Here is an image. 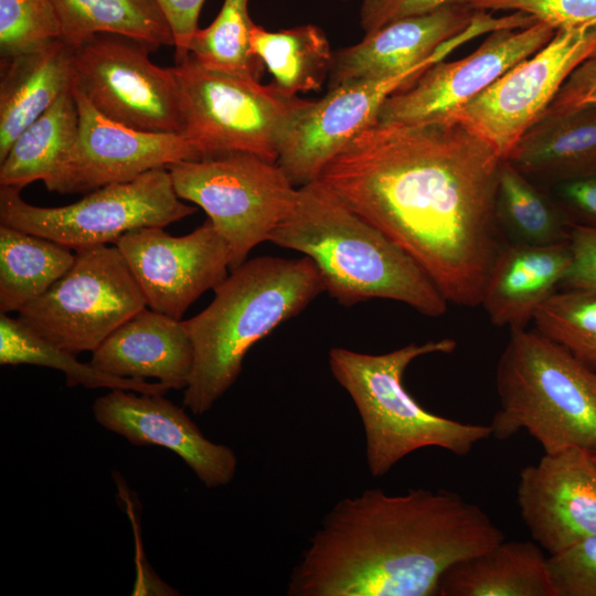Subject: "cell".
<instances>
[{
    "label": "cell",
    "mask_w": 596,
    "mask_h": 596,
    "mask_svg": "<svg viewBox=\"0 0 596 596\" xmlns=\"http://www.w3.org/2000/svg\"><path fill=\"white\" fill-rule=\"evenodd\" d=\"M502 160L458 123L376 121L319 180L412 256L447 301L476 307L502 246L496 215Z\"/></svg>",
    "instance_id": "1"
},
{
    "label": "cell",
    "mask_w": 596,
    "mask_h": 596,
    "mask_svg": "<svg viewBox=\"0 0 596 596\" xmlns=\"http://www.w3.org/2000/svg\"><path fill=\"white\" fill-rule=\"evenodd\" d=\"M503 531L456 492L377 488L324 515L295 565L290 596H435L454 564L491 549Z\"/></svg>",
    "instance_id": "2"
},
{
    "label": "cell",
    "mask_w": 596,
    "mask_h": 596,
    "mask_svg": "<svg viewBox=\"0 0 596 596\" xmlns=\"http://www.w3.org/2000/svg\"><path fill=\"white\" fill-rule=\"evenodd\" d=\"M268 242L309 257L324 291L343 306L382 298L427 317L447 311V299L423 267L319 179L298 188Z\"/></svg>",
    "instance_id": "3"
},
{
    "label": "cell",
    "mask_w": 596,
    "mask_h": 596,
    "mask_svg": "<svg viewBox=\"0 0 596 596\" xmlns=\"http://www.w3.org/2000/svg\"><path fill=\"white\" fill-rule=\"evenodd\" d=\"M210 305L183 320L194 366L183 406L203 415L236 382L249 349L299 315L324 286L313 262L259 256L230 270Z\"/></svg>",
    "instance_id": "4"
},
{
    "label": "cell",
    "mask_w": 596,
    "mask_h": 596,
    "mask_svg": "<svg viewBox=\"0 0 596 596\" xmlns=\"http://www.w3.org/2000/svg\"><path fill=\"white\" fill-rule=\"evenodd\" d=\"M456 340L408 343L382 354L336 347L328 362L334 380L349 394L364 430L365 462L373 478L385 476L409 454L437 447L466 456L492 435L489 424L462 423L427 411L406 390L403 376L417 358L451 353Z\"/></svg>",
    "instance_id": "5"
},
{
    "label": "cell",
    "mask_w": 596,
    "mask_h": 596,
    "mask_svg": "<svg viewBox=\"0 0 596 596\" xmlns=\"http://www.w3.org/2000/svg\"><path fill=\"white\" fill-rule=\"evenodd\" d=\"M496 387L492 437L525 430L544 453L576 447L596 456V370L565 348L536 330L512 329Z\"/></svg>",
    "instance_id": "6"
},
{
    "label": "cell",
    "mask_w": 596,
    "mask_h": 596,
    "mask_svg": "<svg viewBox=\"0 0 596 596\" xmlns=\"http://www.w3.org/2000/svg\"><path fill=\"white\" fill-rule=\"evenodd\" d=\"M172 71L180 134L201 157L241 151L276 162L286 134L309 102L286 96L273 83L207 70L190 54Z\"/></svg>",
    "instance_id": "7"
},
{
    "label": "cell",
    "mask_w": 596,
    "mask_h": 596,
    "mask_svg": "<svg viewBox=\"0 0 596 596\" xmlns=\"http://www.w3.org/2000/svg\"><path fill=\"white\" fill-rule=\"evenodd\" d=\"M177 195L200 206L227 245L230 270L268 242L291 211L298 188L277 162L226 152L167 167Z\"/></svg>",
    "instance_id": "8"
},
{
    "label": "cell",
    "mask_w": 596,
    "mask_h": 596,
    "mask_svg": "<svg viewBox=\"0 0 596 596\" xmlns=\"http://www.w3.org/2000/svg\"><path fill=\"white\" fill-rule=\"evenodd\" d=\"M20 189L0 187V223L75 252L109 243L140 227H164L196 212L177 195L168 168L98 188L57 207L25 202Z\"/></svg>",
    "instance_id": "9"
},
{
    "label": "cell",
    "mask_w": 596,
    "mask_h": 596,
    "mask_svg": "<svg viewBox=\"0 0 596 596\" xmlns=\"http://www.w3.org/2000/svg\"><path fill=\"white\" fill-rule=\"evenodd\" d=\"M75 253L71 269L25 305L18 318L49 342L77 354L95 351L147 301L116 245Z\"/></svg>",
    "instance_id": "10"
},
{
    "label": "cell",
    "mask_w": 596,
    "mask_h": 596,
    "mask_svg": "<svg viewBox=\"0 0 596 596\" xmlns=\"http://www.w3.org/2000/svg\"><path fill=\"white\" fill-rule=\"evenodd\" d=\"M151 46L135 39L95 34L73 47L75 87L106 118L148 132H181L172 67L150 61Z\"/></svg>",
    "instance_id": "11"
},
{
    "label": "cell",
    "mask_w": 596,
    "mask_h": 596,
    "mask_svg": "<svg viewBox=\"0 0 596 596\" xmlns=\"http://www.w3.org/2000/svg\"><path fill=\"white\" fill-rule=\"evenodd\" d=\"M595 50L596 23L558 29L549 43L457 109L448 123L478 135L504 160Z\"/></svg>",
    "instance_id": "12"
},
{
    "label": "cell",
    "mask_w": 596,
    "mask_h": 596,
    "mask_svg": "<svg viewBox=\"0 0 596 596\" xmlns=\"http://www.w3.org/2000/svg\"><path fill=\"white\" fill-rule=\"evenodd\" d=\"M468 40L466 33L455 36L435 55L398 75L342 84L321 99H309L286 134L276 162L298 188L318 180L353 138L377 121L386 98Z\"/></svg>",
    "instance_id": "13"
},
{
    "label": "cell",
    "mask_w": 596,
    "mask_h": 596,
    "mask_svg": "<svg viewBox=\"0 0 596 596\" xmlns=\"http://www.w3.org/2000/svg\"><path fill=\"white\" fill-rule=\"evenodd\" d=\"M556 30L542 21L524 28L498 29L469 55L443 60L392 94L381 107L379 123L427 125L450 116L521 61L533 55Z\"/></svg>",
    "instance_id": "14"
},
{
    "label": "cell",
    "mask_w": 596,
    "mask_h": 596,
    "mask_svg": "<svg viewBox=\"0 0 596 596\" xmlns=\"http://www.w3.org/2000/svg\"><path fill=\"white\" fill-rule=\"evenodd\" d=\"M79 115L76 139L43 181L51 192L88 193L141 174L202 158L181 134L137 130L100 115L74 86Z\"/></svg>",
    "instance_id": "15"
},
{
    "label": "cell",
    "mask_w": 596,
    "mask_h": 596,
    "mask_svg": "<svg viewBox=\"0 0 596 596\" xmlns=\"http://www.w3.org/2000/svg\"><path fill=\"white\" fill-rule=\"evenodd\" d=\"M118 247L138 281L147 307L181 320L188 308L228 275L230 254L210 220L183 236L163 227L124 234Z\"/></svg>",
    "instance_id": "16"
},
{
    "label": "cell",
    "mask_w": 596,
    "mask_h": 596,
    "mask_svg": "<svg viewBox=\"0 0 596 596\" xmlns=\"http://www.w3.org/2000/svg\"><path fill=\"white\" fill-rule=\"evenodd\" d=\"M520 515L550 554L596 535V458L576 447L544 453L523 467L517 486Z\"/></svg>",
    "instance_id": "17"
},
{
    "label": "cell",
    "mask_w": 596,
    "mask_h": 596,
    "mask_svg": "<svg viewBox=\"0 0 596 596\" xmlns=\"http://www.w3.org/2000/svg\"><path fill=\"white\" fill-rule=\"evenodd\" d=\"M92 411L102 427L130 444L173 451L206 488L227 486L236 475L235 451L206 438L184 409L162 394L110 390Z\"/></svg>",
    "instance_id": "18"
},
{
    "label": "cell",
    "mask_w": 596,
    "mask_h": 596,
    "mask_svg": "<svg viewBox=\"0 0 596 596\" xmlns=\"http://www.w3.org/2000/svg\"><path fill=\"white\" fill-rule=\"evenodd\" d=\"M480 13L466 3H451L365 33L360 42L333 52L329 89L392 77L419 65L471 26Z\"/></svg>",
    "instance_id": "19"
},
{
    "label": "cell",
    "mask_w": 596,
    "mask_h": 596,
    "mask_svg": "<svg viewBox=\"0 0 596 596\" xmlns=\"http://www.w3.org/2000/svg\"><path fill=\"white\" fill-rule=\"evenodd\" d=\"M89 363L115 376L155 379L170 390H184L193 372L194 351L182 320L146 307L93 351Z\"/></svg>",
    "instance_id": "20"
},
{
    "label": "cell",
    "mask_w": 596,
    "mask_h": 596,
    "mask_svg": "<svg viewBox=\"0 0 596 596\" xmlns=\"http://www.w3.org/2000/svg\"><path fill=\"white\" fill-rule=\"evenodd\" d=\"M571 260L568 242L502 244L480 300L492 324L510 330L525 328L536 310L557 291Z\"/></svg>",
    "instance_id": "21"
},
{
    "label": "cell",
    "mask_w": 596,
    "mask_h": 596,
    "mask_svg": "<svg viewBox=\"0 0 596 596\" xmlns=\"http://www.w3.org/2000/svg\"><path fill=\"white\" fill-rule=\"evenodd\" d=\"M0 161L20 134L75 86L73 46L62 38L1 58Z\"/></svg>",
    "instance_id": "22"
},
{
    "label": "cell",
    "mask_w": 596,
    "mask_h": 596,
    "mask_svg": "<svg viewBox=\"0 0 596 596\" xmlns=\"http://www.w3.org/2000/svg\"><path fill=\"white\" fill-rule=\"evenodd\" d=\"M504 160L553 185L595 172L596 106L545 111Z\"/></svg>",
    "instance_id": "23"
},
{
    "label": "cell",
    "mask_w": 596,
    "mask_h": 596,
    "mask_svg": "<svg viewBox=\"0 0 596 596\" xmlns=\"http://www.w3.org/2000/svg\"><path fill=\"white\" fill-rule=\"evenodd\" d=\"M547 557L531 541L503 540L449 567L440 596H556Z\"/></svg>",
    "instance_id": "24"
},
{
    "label": "cell",
    "mask_w": 596,
    "mask_h": 596,
    "mask_svg": "<svg viewBox=\"0 0 596 596\" xmlns=\"http://www.w3.org/2000/svg\"><path fill=\"white\" fill-rule=\"evenodd\" d=\"M75 258L64 245L0 225V311L19 312L62 278Z\"/></svg>",
    "instance_id": "25"
},
{
    "label": "cell",
    "mask_w": 596,
    "mask_h": 596,
    "mask_svg": "<svg viewBox=\"0 0 596 596\" xmlns=\"http://www.w3.org/2000/svg\"><path fill=\"white\" fill-rule=\"evenodd\" d=\"M61 38L75 47L98 33L143 42L155 51L174 46L168 20L157 0H53Z\"/></svg>",
    "instance_id": "26"
},
{
    "label": "cell",
    "mask_w": 596,
    "mask_h": 596,
    "mask_svg": "<svg viewBox=\"0 0 596 596\" xmlns=\"http://www.w3.org/2000/svg\"><path fill=\"white\" fill-rule=\"evenodd\" d=\"M251 44L272 74V83L286 96L319 91L329 77L333 52L324 31L316 24L277 31L254 24Z\"/></svg>",
    "instance_id": "27"
},
{
    "label": "cell",
    "mask_w": 596,
    "mask_h": 596,
    "mask_svg": "<svg viewBox=\"0 0 596 596\" xmlns=\"http://www.w3.org/2000/svg\"><path fill=\"white\" fill-rule=\"evenodd\" d=\"M73 89L14 140L0 161V187L22 190L38 180L44 181L54 171L77 136L79 115Z\"/></svg>",
    "instance_id": "28"
},
{
    "label": "cell",
    "mask_w": 596,
    "mask_h": 596,
    "mask_svg": "<svg viewBox=\"0 0 596 596\" xmlns=\"http://www.w3.org/2000/svg\"><path fill=\"white\" fill-rule=\"evenodd\" d=\"M496 215L509 242L550 245L568 242L575 222L563 206L547 196L512 163L502 160Z\"/></svg>",
    "instance_id": "29"
},
{
    "label": "cell",
    "mask_w": 596,
    "mask_h": 596,
    "mask_svg": "<svg viewBox=\"0 0 596 596\" xmlns=\"http://www.w3.org/2000/svg\"><path fill=\"white\" fill-rule=\"evenodd\" d=\"M28 328L19 318L0 316V364H30L61 371L70 387L127 390L142 394H162L170 389L160 382L119 377L103 372L89 362L76 359Z\"/></svg>",
    "instance_id": "30"
},
{
    "label": "cell",
    "mask_w": 596,
    "mask_h": 596,
    "mask_svg": "<svg viewBox=\"0 0 596 596\" xmlns=\"http://www.w3.org/2000/svg\"><path fill=\"white\" fill-rule=\"evenodd\" d=\"M249 0H224L213 22L192 35L189 54L201 66L216 72L259 81L264 65L254 54L251 32L255 24Z\"/></svg>",
    "instance_id": "31"
},
{
    "label": "cell",
    "mask_w": 596,
    "mask_h": 596,
    "mask_svg": "<svg viewBox=\"0 0 596 596\" xmlns=\"http://www.w3.org/2000/svg\"><path fill=\"white\" fill-rule=\"evenodd\" d=\"M532 321L536 331L596 370V291H556Z\"/></svg>",
    "instance_id": "32"
},
{
    "label": "cell",
    "mask_w": 596,
    "mask_h": 596,
    "mask_svg": "<svg viewBox=\"0 0 596 596\" xmlns=\"http://www.w3.org/2000/svg\"><path fill=\"white\" fill-rule=\"evenodd\" d=\"M53 0H0V60L61 38Z\"/></svg>",
    "instance_id": "33"
},
{
    "label": "cell",
    "mask_w": 596,
    "mask_h": 596,
    "mask_svg": "<svg viewBox=\"0 0 596 596\" xmlns=\"http://www.w3.org/2000/svg\"><path fill=\"white\" fill-rule=\"evenodd\" d=\"M480 11H513L534 17L555 30L596 23V0H466Z\"/></svg>",
    "instance_id": "34"
},
{
    "label": "cell",
    "mask_w": 596,
    "mask_h": 596,
    "mask_svg": "<svg viewBox=\"0 0 596 596\" xmlns=\"http://www.w3.org/2000/svg\"><path fill=\"white\" fill-rule=\"evenodd\" d=\"M556 596H596V535L547 557Z\"/></svg>",
    "instance_id": "35"
},
{
    "label": "cell",
    "mask_w": 596,
    "mask_h": 596,
    "mask_svg": "<svg viewBox=\"0 0 596 596\" xmlns=\"http://www.w3.org/2000/svg\"><path fill=\"white\" fill-rule=\"evenodd\" d=\"M568 243L572 260L560 288L596 291V226L575 223Z\"/></svg>",
    "instance_id": "36"
},
{
    "label": "cell",
    "mask_w": 596,
    "mask_h": 596,
    "mask_svg": "<svg viewBox=\"0 0 596 596\" xmlns=\"http://www.w3.org/2000/svg\"><path fill=\"white\" fill-rule=\"evenodd\" d=\"M466 0H363L360 8V24L365 33L372 32L395 20L423 14L451 3Z\"/></svg>",
    "instance_id": "37"
},
{
    "label": "cell",
    "mask_w": 596,
    "mask_h": 596,
    "mask_svg": "<svg viewBox=\"0 0 596 596\" xmlns=\"http://www.w3.org/2000/svg\"><path fill=\"white\" fill-rule=\"evenodd\" d=\"M596 106V50L566 78L545 111Z\"/></svg>",
    "instance_id": "38"
},
{
    "label": "cell",
    "mask_w": 596,
    "mask_h": 596,
    "mask_svg": "<svg viewBox=\"0 0 596 596\" xmlns=\"http://www.w3.org/2000/svg\"><path fill=\"white\" fill-rule=\"evenodd\" d=\"M554 187L557 202L575 223L596 226V171Z\"/></svg>",
    "instance_id": "39"
},
{
    "label": "cell",
    "mask_w": 596,
    "mask_h": 596,
    "mask_svg": "<svg viewBox=\"0 0 596 596\" xmlns=\"http://www.w3.org/2000/svg\"><path fill=\"white\" fill-rule=\"evenodd\" d=\"M174 38V58L180 63L189 55V43L198 30L204 0H157Z\"/></svg>",
    "instance_id": "40"
},
{
    "label": "cell",
    "mask_w": 596,
    "mask_h": 596,
    "mask_svg": "<svg viewBox=\"0 0 596 596\" xmlns=\"http://www.w3.org/2000/svg\"><path fill=\"white\" fill-rule=\"evenodd\" d=\"M595 458H596V456H595Z\"/></svg>",
    "instance_id": "41"
}]
</instances>
